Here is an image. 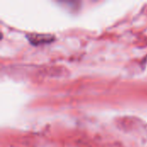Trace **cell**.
Listing matches in <instances>:
<instances>
[{
    "label": "cell",
    "instance_id": "obj_1",
    "mask_svg": "<svg viewBox=\"0 0 147 147\" xmlns=\"http://www.w3.org/2000/svg\"><path fill=\"white\" fill-rule=\"evenodd\" d=\"M28 39L31 43L34 45H38L44 42H49V40H52L53 37L47 34H33V35H28Z\"/></svg>",
    "mask_w": 147,
    "mask_h": 147
}]
</instances>
